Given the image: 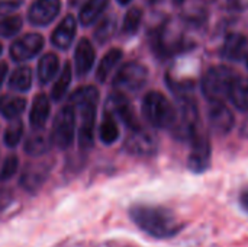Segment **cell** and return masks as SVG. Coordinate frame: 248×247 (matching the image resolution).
I'll return each mask as SVG.
<instances>
[{
	"mask_svg": "<svg viewBox=\"0 0 248 247\" xmlns=\"http://www.w3.org/2000/svg\"><path fill=\"white\" fill-rule=\"evenodd\" d=\"M131 220L147 234L155 239H169L182 230V224L176 215L163 207L155 205H134L129 210Z\"/></svg>",
	"mask_w": 248,
	"mask_h": 247,
	"instance_id": "6da1fadb",
	"label": "cell"
},
{
	"mask_svg": "<svg viewBox=\"0 0 248 247\" xmlns=\"http://www.w3.org/2000/svg\"><path fill=\"white\" fill-rule=\"evenodd\" d=\"M99 102V92L94 86H83L73 92L70 103L80 109L81 125L78 130V146L81 150H90L94 144V122L96 105Z\"/></svg>",
	"mask_w": 248,
	"mask_h": 247,
	"instance_id": "7a4b0ae2",
	"label": "cell"
},
{
	"mask_svg": "<svg viewBox=\"0 0 248 247\" xmlns=\"http://www.w3.org/2000/svg\"><path fill=\"white\" fill-rule=\"evenodd\" d=\"M142 115L155 128H171L177 112L169 99L160 92H150L142 100Z\"/></svg>",
	"mask_w": 248,
	"mask_h": 247,
	"instance_id": "3957f363",
	"label": "cell"
},
{
	"mask_svg": "<svg viewBox=\"0 0 248 247\" xmlns=\"http://www.w3.org/2000/svg\"><path fill=\"white\" fill-rule=\"evenodd\" d=\"M238 74L225 66L211 67L202 77V92L209 102H224L228 98L231 84Z\"/></svg>",
	"mask_w": 248,
	"mask_h": 247,
	"instance_id": "277c9868",
	"label": "cell"
},
{
	"mask_svg": "<svg viewBox=\"0 0 248 247\" xmlns=\"http://www.w3.org/2000/svg\"><path fill=\"white\" fill-rule=\"evenodd\" d=\"M148 80V70L138 61L125 63L113 77V87L119 92H138Z\"/></svg>",
	"mask_w": 248,
	"mask_h": 247,
	"instance_id": "5b68a950",
	"label": "cell"
},
{
	"mask_svg": "<svg viewBox=\"0 0 248 247\" xmlns=\"http://www.w3.org/2000/svg\"><path fill=\"white\" fill-rule=\"evenodd\" d=\"M76 131V108L70 103L62 106L54 118L52 141L62 150L71 147Z\"/></svg>",
	"mask_w": 248,
	"mask_h": 247,
	"instance_id": "8992f818",
	"label": "cell"
},
{
	"mask_svg": "<svg viewBox=\"0 0 248 247\" xmlns=\"http://www.w3.org/2000/svg\"><path fill=\"white\" fill-rule=\"evenodd\" d=\"M105 112H109L110 115H118L119 119L131 130H140L141 125L138 122V118L135 115V111L131 105V102L126 99V96L122 92L118 93H112L106 102V108Z\"/></svg>",
	"mask_w": 248,
	"mask_h": 247,
	"instance_id": "52a82bcc",
	"label": "cell"
},
{
	"mask_svg": "<svg viewBox=\"0 0 248 247\" xmlns=\"http://www.w3.org/2000/svg\"><path fill=\"white\" fill-rule=\"evenodd\" d=\"M211 143L199 131L192 137V153L189 156V169L195 173L205 172L211 165Z\"/></svg>",
	"mask_w": 248,
	"mask_h": 247,
	"instance_id": "ba28073f",
	"label": "cell"
},
{
	"mask_svg": "<svg viewBox=\"0 0 248 247\" xmlns=\"http://www.w3.org/2000/svg\"><path fill=\"white\" fill-rule=\"evenodd\" d=\"M124 148L134 156H153L157 151V138L142 128L134 130L126 137Z\"/></svg>",
	"mask_w": 248,
	"mask_h": 247,
	"instance_id": "9c48e42d",
	"label": "cell"
},
{
	"mask_svg": "<svg viewBox=\"0 0 248 247\" xmlns=\"http://www.w3.org/2000/svg\"><path fill=\"white\" fill-rule=\"evenodd\" d=\"M44 47V38L39 33H26L10 45V57L20 63L35 57Z\"/></svg>",
	"mask_w": 248,
	"mask_h": 247,
	"instance_id": "30bf717a",
	"label": "cell"
},
{
	"mask_svg": "<svg viewBox=\"0 0 248 247\" xmlns=\"http://www.w3.org/2000/svg\"><path fill=\"white\" fill-rule=\"evenodd\" d=\"M52 165L49 162H38L26 165L20 176V186L28 192H36L48 179Z\"/></svg>",
	"mask_w": 248,
	"mask_h": 247,
	"instance_id": "8fae6325",
	"label": "cell"
},
{
	"mask_svg": "<svg viewBox=\"0 0 248 247\" xmlns=\"http://www.w3.org/2000/svg\"><path fill=\"white\" fill-rule=\"evenodd\" d=\"M61 10V0H36L28 12V19L35 26L51 23Z\"/></svg>",
	"mask_w": 248,
	"mask_h": 247,
	"instance_id": "7c38bea8",
	"label": "cell"
},
{
	"mask_svg": "<svg viewBox=\"0 0 248 247\" xmlns=\"http://www.w3.org/2000/svg\"><path fill=\"white\" fill-rule=\"evenodd\" d=\"M234 115L224 102H214L209 109V124L218 134H228L234 127Z\"/></svg>",
	"mask_w": 248,
	"mask_h": 247,
	"instance_id": "4fadbf2b",
	"label": "cell"
},
{
	"mask_svg": "<svg viewBox=\"0 0 248 247\" xmlns=\"http://www.w3.org/2000/svg\"><path fill=\"white\" fill-rule=\"evenodd\" d=\"M76 32H77L76 19H74V16L67 15L60 22V25L54 29V32L51 35V42L54 44V47H57L60 49H67L73 44Z\"/></svg>",
	"mask_w": 248,
	"mask_h": 247,
	"instance_id": "5bb4252c",
	"label": "cell"
},
{
	"mask_svg": "<svg viewBox=\"0 0 248 247\" xmlns=\"http://www.w3.org/2000/svg\"><path fill=\"white\" fill-rule=\"evenodd\" d=\"M94 58H96V51L92 45V42L87 38H83L76 48L74 52V64H76V71L78 76H86L93 64H94Z\"/></svg>",
	"mask_w": 248,
	"mask_h": 247,
	"instance_id": "9a60e30c",
	"label": "cell"
},
{
	"mask_svg": "<svg viewBox=\"0 0 248 247\" xmlns=\"http://www.w3.org/2000/svg\"><path fill=\"white\" fill-rule=\"evenodd\" d=\"M52 135L48 134L46 131H44L42 128L39 130H33V132L26 138L25 141V151L29 156H42L45 153L49 151L51 146H52Z\"/></svg>",
	"mask_w": 248,
	"mask_h": 247,
	"instance_id": "2e32d148",
	"label": "cell"
},
{
	"mask_svg": "<svg viewBox=\"0 0 248 247\" xmlns=\"http://www.w3.org/2000/svg\"><path fill=\"white\" fill-rule=\"evenodd\" d=\"M49 112H51V106H49V100L46 95L39 93L38 96H35L32 108H31V114H29V122L33 130L44 128V125L46 124L49 118Z\"/></svg>",
	"mask_w": 248,
	"mask_h": 247,
	"instance_id": "e0dca14e",
	"label": "cell"
},
{
	"mask_svg": "<svg viewBox=\"0 0 248 247\" xmlns=\"http://www.w3.org/2000/svg\"><path fill=\"white\" fill-rule=\"evenodd\" d=\"M246 47H247V39L246 36L240 33H230L225 38L224 47H222V57L231 61H237L246 55Z\"/></svg>",
	"mask_w": 248,
	"mask_h": 247,
	"instance_id": "ac0fdd59",
	"label": "cell"
},
{
	"mask_svg": "<svg viewBox=\"0 0 248 247\" xmlns=\"http://www.w3.org/2000/svg\"><path fill=\"white\" fill-rule=\"evenodd\" d=\"M228 98L237 109L248 111V79L237 76L231 84Z\"/></svg>",
	"mask_w": 248,
	"mask_h": 247,
	"instance_id": "d6986e66",
	"label": "cell"
},
{
	"mask_svg": "<svg viewBox=\"0 0 248 247\" xmlns=\"http://www.w3.org/2000/svg\"><path fill=\"white\" fill-rule=\"evenodd\" d=\"M108 4L109 0H87L80 9V15H78L80 23L83 26H90L106 10Z\"/></svg>",
	"mask_w": 248,
	"mask_h": 247,
	"instance_id": "ffe728a7",
	"label": "cell"
},
{
	"mask_svg": "<svg viewBox=\"0 0 248 247\" xmlns=\"http://www.w3.org/2000/svg\"><path fill=\"white\" fill-rule=\"evenodd\" d=\"M58 70H60L58 57L52 52H48L38 63V80L42 84H46L57 76Z\"/></svg>",
	"mask_w": 248,
	"mask_h": 247,
	"instance_id": "44dd1931",
	"label": "cell"
},
{
	"mask_svg": "<svg viewBox=\"0 0 248 247\" xmlns=\"http://www.w3.org/2000/svg\"><path fill=\"white\" fill-rule=\"evenodd\" d=\"M26 108V99L13 95L0 96V114L7 119L17 118Z\"/></svg>",
	"mask_w": 248,
	"mask_h": 247,
	"instance_id": "7402d4cb",
	"label": "cell"
},
{
	"mask_svg": "<svg viewBox=\"0 0 248 247\" xmlns=\"http://www.w3.org/2000/svg\"><path fill=\"white\" fill-rule=\"evenodd\" d=\"M122 60V51L119 49V48H112V49H109L105 55H103V58H102V61H100V64H99V67H97V71H96V77H97V80L100 82V83H105L106 80H108V77L110 76V73L113 71V68L118 66V63Z\"/></svg>",
	"mask_w": 248,
	"mask_h": 247,
	"instance_id": "603a6c76",
	"label": "cell"
},
{
	"mask_svg": "<svg viewBox=\"0 0 248 247\" xmlns=\"http://www.w3.org/2000/svg\"><path fill=\"white\" fill-rule=\"evenodd\" d=\"M31 84L32 71L29 67H17L9 79V87L16 92H26L31 89Z\"/></svg>",
	"mask_w": 248,
	"mask_h": 247,
	"instance_id": "cb8c5ba5",
	"label": "cell"
},
{
	"mask_svg": "<svg viewBox=\"0 0 248 247\" xmlns=\"http://www.w3.org/2000/svg\"><path fill=\"white\" fill-rule=\"evenodd\" d=\"M99 135H100L102 143H105V144H113L119 138V128L115 122L113 115H110L109 112H105V115H103Z\"/></svg>",
	"mask_w": 248,
	"mask_h": 247,
	"instance_id": "d4e9b609",
	"label": "cell"
},
{
	"mask_svg": "<svg viewBox=\"0 0 248 247\" xmlns=\"http://www.w3.org/2000/svg\"><path fill=\"white\" fill-rule=\"evenodd\" d=\"M70 83H71V67L68 63L64 64V68L61 71V74L58 76L57 82L54 83L52 86V90H51V96L54 100H60L64 98V95L67 93L68 87H70Z\"/></svg>",
	"mask_w": 248,
	"mask_h": 247,
	"instance_id": "484cf974",
	"label": "cell"
},
{
	"mask_svg": "<svg viewBox=\"0 0 248 247\" xmlns=\"http://www.w3.org/2000/svg\"><path fill=\"white\" fill-rule=\"evenodd\" d=\"M115 31H116V20H115V17L108 16V17L102 19L100 23L96 26V29H94V39L99 44H105V42H108L113 36Z\"/></svg>",
	"mask_w": 248,
	"mask_h": 247,
	"instance_id": "4316f807",
	"label": "cell"
},
{
	"mask_svg": "<svg viewBox=\"0 0 248 247\" xmlns=\"http://www.w3.org/2000/svg\"><path fill=\"white\" fill-rule=\"evenodd\" d=\"M142 20V10L140 7H132L128 10V13L124 17V23H122V32L125 35H134L137 33V31L140 29Z\"/></svg>",
	"mask_w": 248,
	"mask_h": 247,
	"instance_id": "83f0119b",
	"label": "cell"
},
{
	"mask_svg": "<svg viewBox=\"0 0 248 247\" xmlns=\"http://www.w3.org/2000/svg\"><path fill=\"white\" fill-rule=\"evenodd\" d=\"M22 135H23V122L19 118H15L4 131V137H3L4 144L7 147H16L20 143Z\"/></svg>",
	"mask_w": 248,
	"mask_h": 247,
	"instance_id": "f1b7e54d",
	"label": "cell"
},
{
	"mask_svg": "<svg viewBox=\"0 0 248 247\" xmlns=\"http://www.w3.org/2000/svg\"><path fill=\"white\" fill-rule=\"evenodd\" d=\"M22 17L17 15L13 16H7L4 19L0 20V36L3 38H10L15 36L20 29H22Z\"/></svg>",
	"mask_w": 248,
	"mask_h": 247,
	"instance_id": "f546056e",
	"label": "cell"
},
{
	"mask_svg": "<svg viewBox=\"0 0 248 247\" xmlns=\"http://www.w3.org/2000/svg\"><path fill=\"white\" fill-rule=\"evenodd\" d=\"M19 167V159L16 154H10L6 157V160L3 162V166L0 169V182H6L9 179H12L15 176V173L17 172Z\"/></svg>",
	"mask_w": 248,
	"mask_h": 247,
	"instance_id": "4dcf8cb0",
	"label": "cell"
},
{
	"mask_svg": "<svg viewBox=\"0 0 248 247\" xmlns=\"http://www.w3.org/2000/svg\"><path fill=\"white\" fill-rule=\"evenodd\" d=\"M23 0H0V15L10 13L22 6Z\"/></svg>",
	"mask_w": 248,
	"mask_h": 247,
	"instance_id": "1f68e13d",
	"label": "cell"
},
{
	"mask_svg": "<svg viewBox=\"0 0 248 247\" xmlns=\"http://www.w3.org/2000/svg\"><path fill=\"white\" fill-rule=\"evenodd\" d=\"M13 201V192L10 189H0V210L9 207Z\"/></svg>",
	"mask_w": 248,
	"mask_h": 247,
	"instance_id": "d6a6232c",
	"label": "cell"
},
{
	"mask_svg": "<svg viewBox=\"0 0 248 247\" xmlns=\"http://www.w3.org/2000/svg\"><path fill=\"white\" fill-rule=\"evenodd\" d=\"M6 74H7V63L1 61L0 63V87H1V84H3V82L6 79Z\"/></svg>",
	"mask_w": 248,
	"mask_h": 247,
	"instance_id": "836d02e7",
	"label": "cell"
},
{
	"mask_svg": "<svg viewBox=\"0 0 248 247\" xmlns=\"http://www.w3.org/2000/svg\"><path fill=\"white\" fill-rule=\"evenodd\" d=\"M241 204H243V207L248 211V189L247 191H244L243 195H241Z\"/></svg>",
	"mask_w": 248,
	"mask_h": 247,
	"instance_id": "e575fe53",
	"label": "cell"
},
{
	"mask_svg": "<svg viewBox=\"0 0 248 247\" xmlns=\"http://www.w3.org/2000/svg\"><path fill=\"white\" fill-rule=\"evenodd\" d=\"M173 3H174L176 6H180V4H183V3H185V0H173Z\"/></svg>",
	"mask_w": 248,
	"mask_h": 247,
	"instance_id": "d590c367",
	"label": "cell"
},
{
	"mask_svg": "<svg viewBox=\"0 0 248 247\" xmlns=\"http://www.w3.org/2000/svg\"><path fill=\"white\" fill-rule=\"evenodd\" d=\"M129 1H131V0H118V3H119V4H122V6H125V4H128Z\"/></svg>",
	"mask_w": 248,
	"mask_h": 247,
	"instance_id": "8d00e7d4",
	"label": "cell"
},
{
	"mask_svg": "<svg viewBox=\"0 0 248 247\" xmlns=\"http://www.w3.org/2000/svg\"><path fill=\"white\" fill-rule=\"evenodd\" d=\"M246 66H247L248 68V54H246Z\"/></svg>",
	"mask_w": 248,
	"mask_h": 247,
	"instance_id": "74e56055",
	"label": "cell"
},
{
	"mask_svg": "<svg viewBox=\"0 0 248 247\" xmlns=\"http://www.w3.org/2000/svg\"><path fill=\"white\" fill-rule=\"evenodd\" d=\"M150 3H155V1H158V0H148Z\"/></svg>",
	"mask_w": 248,
	"mask_h": 247,
	"instance_id": "f35d334b",
	"label": "cell"
},
{
	"mask_svg": "<svg viewBox=\"0 0 248 247\" xmlns=\"http://www.w3.org/2000/svg\"><path fill=\"white\" fill-rule=\"evenodd\" d=\"M77 1H78V0H73V4H76Z\"/></svg>",
	"mask_w": 248,
	"mask_h": 247,
	"instance_id": "ab89813d",
	"label": "cell"
},
{
	"mask_svg": "<svg viewBox=\"0 0 248 247\" xmlns=\"http://www.w3.org/2000/svg\"><path fill=\"white\" fill-rule=\"evenodd\" d=\"M0 54H1V44H0Z\"/></svg>",
	"mask_w": 248,
	"mask_h": 247,
	"instance_id": "60d3db41",
	"label": "cell"
}]
</instances>
